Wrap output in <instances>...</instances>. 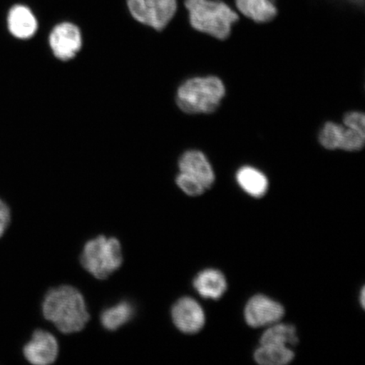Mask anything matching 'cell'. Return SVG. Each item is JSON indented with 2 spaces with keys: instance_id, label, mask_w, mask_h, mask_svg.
Wrapping results in <instances>:
<instances>
[{
  "instance_id": "obj_16",
  "label": "cell",
  "mask_w": 365,
  "mask_h": 365,
  "mask_svg": "<svg viewBox=\"0 0 365 365\" xmlns=\"http://www.w3.org/2000/svg\"><path fill=\"white\" fill-rule=\"evenodd\" d=\"M254 358L262 365H284L293 361L294 354L289 346L264 344L255 351Z\"/></svg>"
},
{
  "instance_id": "obj_13",
  "label": "cell",
  "mask_w": 365,
  "mask_h": 365,
  "mask_svg": "<svg viewBox=\"0 0 365 365\" xmlns=\"http://www.w3.org/2000/svg\"><path fill=\"white\" fill-rule=\"evenodd\" d=\"M197 293L205 299H219L227 290L225 275L215 269H207L200 272L193 282Z\"/></svg>"
},
{
  "instance_id": "obj_12",
  "label": "cell",
  "mask_w": 365,
  "mask_h": 365,
  "mask_svg": "<svg viewBox=\"0 0 365 365\" xmlns=\"http://www.w3.org/2000/svg\"><path fill=\"white\" fill-rule=\"evenodd\" d=\"M234 8L257 24L270 23L279 13L277 0H234Z\"/></svg>"
},
{
  "instance_id": "obj_15",
  "label": "cell",
  "mask_w": 365,
  "mask_h": 365,
  "mask_svg": "<svg viewBox=\"0 0 365 365\" xmlns=\"http://www.w3.org/2000/svg\"><path fill=\"white\" fill-rule=\"evenodd\" d=\"M134 305L128 301H122L103 310L101 314V323L105 329L116 331L129 322L134 317Z\"/></svg>"
},
{
  "instance_id": "obj_23",
  "label": "cell",
  "mask_w": 365,
  "mask_h": 365,
  "mask_svg": "<svg viewBox=\"0 0 365 365\" xmlns=\"http://www.w3.org/2000/svg\"><path fill=\"white\" fill-rule=\"evenodd\" d=\"M364 299H365V291L364 289L361 291V296H360V301H361V305L363 307H364Z\"/></svg>"
},
{
  "instance_id": "obj_9",
  "label": "cell",
  "mask_w": 365,
  "mask_h": 365,
  "mask_svg": "<svg viewBox=\"0 0 365 365\" xmlns=\"http://www.w3.org/2000/svg\"><path fill=\"white\" fill-rule=\"evenodd\" d=\"M23 354L31 364H51L58 357V341L51 333L43 330L36 331L23 349Z\"/></svg>"
},
{
  "instance_id": "obj_3",
  "label": "cell",
  "mask_w": 365,
  "mask_h": 365,
  "mask_svg": "<svg viewBox=\"0 0 365 365\" xmlns=\"http://www.w3.org/2000/svg\"><path fill=\"white\" fill-rule=\"evenodd\" d=\"M225 93V84L218 77H194L178 89L176 101L186 113H211L220 106Z\"/></svg>"
},
{
  "instance_id": "obj_6",
  "label": "cell",
  "mask_w": 365,
  "mask_h": 365,
  "mask_svg": "<svg viewBox=\"0 0 365 365\" xmlns=\"http://www.w3.org/2000/svg\"><path fill=\"white\" fill-rule=\"evenodd\" d=\"M48 40L54 56L63 61L74 58L82 46V36L79 27L68 21L59 23L54 26Z\"/></svg>"
},
{
  "instance_id": "obj_17",
  "label": "cell",
  "mask_w": 365,
  "mask_h": 365,
  "mask_svg": "<svg viewBox=\"0 0 365 365\" xmlns=\"http://www.w3.org/2000/svg\"><path fill=\"white\" fill-rule=\"evenodd\" d=\"M299 342L296 328L289 324H273L263 333L261 345L295 346Z\"/></svg>"
},
{
  "instance_id": "obj_18",
  "label": "cell",
  "mask_w": 365,
  "mask_h": 365,
  "mask_svg": "<svg viewBox=\"0 0 365 365\" xmlns=\"http://www.w3.org/2000/svg\"><path fill=\"white\" fill-rule=\"evenodd\" d=\"M346 137L345 125L327 122L319 134V141L323 148L328 150L344 149Z\"/></svg>"
},
{
  "instance_id": "obj_2",
  "label": "cell",
  "mask_w": 365,
  "mask_h": 365,
  "mask_svg": "<svg viewBox=\"0 0 365 365\" xmlns=\"http://www.w3.org/2000/svg\"><path fill=\"white\" fill-rule=\"evenodd\" d=\"M191 27L218 40H226L232 26L239 22L240 14L223 0H184Z\"/></svg>"
},
{
  "instance_id": "obj_19",
  "label": "cell",
  "mask_w": 365,
  "mask_h": 365,
  "mask_svg": "<svg viewBox=\"0 0 365 365\" xmlns=\"http://www.w3.org/2000/svg\"><path fill=\"white\" fill-rule=\"evenodd\" d=\"M178 186L190 196H199L205 192V187L194 178L180 173L176 178Z\"/></svg>"
},
{
  "instance_id": "obj_4",
  "label": "cell",
  "mask_w": 365,
  "mask_h": 365,
  "mask_svg": "<svg viewBox=\"0 0 365 365\" xmlns=\"http://www.w3.org/2000/svg\"><path fill=\"white\" fill-rule=\"evenodd\" d=\"M82 267L98 279H106L121 267L122 248L115 238L98 236L86 244L82 251Z\"/></svg>"
},
{
  "instance_id": "obj_14",
  "label": "cell",
  "mask_w": 365,
  "mask_h": 365,
  "mask_svg": "<svg viewBox=\"0 0 365 365\" xmlns=\"http://www.w3.org/2000/svg\"><path fill=\"white\" fill-rule=\"evenodd\" d=\"M236 180L240 188L255 198L262 197L268 190V180L266 175L257 168L245 166L236 173Z\"/></svg>"
},
{
  "instance_id": "obj_22",
  "label": "cell",
  "mask_w": 365,
  "mask_h": 365,
  "mask_svg": "<svg viewBox=\"0 0 365 365\" xmlns=\"http://www.w3.org/2000/svg\"><path fill=\"white\" fill-rule=\"evenodd\" d=\"M327 1L335 2L336 4H345V6H349L350 7L356 9V10H359L361 9L363 10L364 6V0H327Z\"/></svg>"
},
{
  "instance_id": "obj_21",
  "label": "cell",
  "mask_w": 365,
  "mask_h": 365,
  "mask_svg": "<svg viewBox=\"0 0 365 365\" xmlns=\"http://www.w3.org/2000/svg\"><path fill=\"white\" fill-rule=\"evenodd\" d=\"M11 219V210L7 204L0 199V238L4 235L10 225Z\"/></svg>"
},
{
  "instance_id": "obj_5",
  "label": "cell",
  "mask_w": 365,
  "mask_h": 365,
  "mask_svg": "<svg viewBox=\"0 0 365 365\" xmlns=\"http://www.w3.org/2000/svg\"><path fill=\"white\" fill-rule=\"evenodd\" d=\"M126 6L137 22L160 31L175 18L179 0H126Z\"/></svg>"
},
{
  "instance_id": "obj_11",
  "label": "cell",
  "mask_w": 365,
  "mask_h": 365,
  "mask_svg": "<svg viewBox=\"0 0 365 365\" xmlns=\"http://www.w3.org/2000/svg\"><path fill=\"white\" fill-rule=\"evenodd\" d=\"M180 173L194 178L205 190L211 188L215 182V173L205 154L197 150H187L179 161Z\"/></svg>"
},
{
  "instance_id": "obj_7",
  "label": "cell",
  "mask_w": 365,
  "mask_h": 365,
  "mask_svg": "<svg viewBox=\"0 0 365 365\" xmlns=\"http://www.w3.org/2000/svg\"><path fill=\"white\" fill-rule=\"evenodd\" d=\"M284 314L281 304L264 295L252 297L245 309V321L254 328L272 326L280 322Z\"/></svg>"
},
{
  "instance_id": "obj_20",
  "label": "cell",
  "mask_w": 365,
  "mask_h": 365,
  "mask_svg": "<svg viewBox=\"0 0 365 365\" xmlns=\"http://www.w3.org/2000/svg\"><path fill=\"white\" fill-rule=\"evenodd\" d=\"M344 125L355 129L365 130V115L361 112L346 113L344 118Z\"/></svg>"
},
{
  "instance_id": "obj_10",
  "label": "cell",
  "mask_w": 365,
  "mask_h": 365,
  "mask_svg": "<svg viewBox=\"0 0 365 365\" xmlns=\"http://www.w3.org/2000/svg\"><path fill=\"white\" fill-rule=\"evenodd\" d=\"M6 27L14 38L27 40L38 29V21L31 8L24 3H16L8 9Z\"/></svg>"
},
{
  "instance_id": "obj_1",
  "label": "cell",
  "mask_w": 365,
  "mask_h": 365,
  "mask_svg": "<svg viewBox=\"0 0 365 365\" xmlns=\"http://www.w3.org/2000/svg\"><path fill=\"white\" fill-rule=\"evenodd\" d=\"M43 314L66 334L81 331L90 319L83 296L71 286L49 290L43 302Z\"/></svg>"
},
{
  "instance_id": "obj_8",
  "label": "cell",
  "mask_w": 365,
  "mask_h": 365,
  "mask_svg": "<svg viewBox=\"0 0 365 365\" xmlns=\"http://www.w3.org/2000/svg\"><path fill=\"white\" fill-rule=\"evenodd\" d=\"M172 319L180 331L195 334L202 329L205 317L202 307L194 299L185 297L173 305Z\"/></svg>"
}]
</instances>
